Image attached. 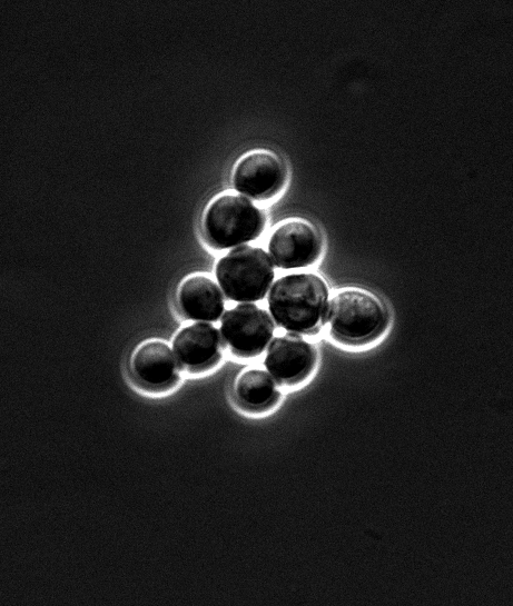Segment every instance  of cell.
Instances as JSON below:
<instances>
[{
  "mask_svg": "<svg viewBox=\"0 0 513 606\" xmlns=\"http://www.w3.org/2000/svg\"><path fill=\"white\" fill-rule=\"evenodd\" d=\"M328 306L325 280L313 272L280 277L268 294V307L279 326L297 334H309L324 321Z\"/></svg>",
  "mask_w": 513,
  "mask_h": 606,
  "instance_id": "obj_1",
  "label": "cell"
},
{
  "mask_svg": "<svg viewBox=\"0 0 513 606\" xmlns=\"http://www.w3.org/2000/svg\"><path fill=\"white\" fill-rule=\"evenodd\" d=\"M216 277L226 296L235 301L260 300L274 279V266L265 250L238 246L221 257Z\"/></svg>",
  "mask_w": 513,
  "mask_h": 606,
  "instance_id": "obj_2",
  "label": "cell"
},
{
  "mask_svg": "<svg viewBox=\"0 0 513 606\" xmlns=\"http://www.w3.org/2000/svg\"><path fill=\"white\" fill-rule=\"evenodd\" d=\"M265 225L263 212L246 197L225 193L214 199L204 215L208 241L217 248H230L257 238Z\"/></svg>",
  "mask_w": 513,
  "mask_h": 606,
  "instance_id": "obj_3",
  "label": "cell"
},
{
  "mask_svg": "<svg viewBox=\"0 0 513 606\" xmlns=\"http://www.w3.org/2000/svg\"><path fill=\"white\" fill-rule=\"evenodd\" d=\"M387 314L383 304L371 292L347 288L329 301L328 321L339 336L358 340L384 327Z\"/></svg>",
  "mask_w": 513,
  "mask_h": 606,
  "instance_id": "obj_4",
  "label": "cell"
},
{
  "mask_svg": "<svg viewBox=\"0 0 513 606\" xmlns=\"http://www.w3.org/2000/svg\"><path fill=\"white\" fill-rule=\"evenodd\" d=\"M220 330L236 352L254 356L268 345L275 325L266 310L253 304H239L224 314Z\"/></svg>",
  "mask_w": 513,
  "mask_h": 606,
  "instance_id": "obj_5",
  "label": "cell"
},
{
  "mask_svg": "<svg viewBox=\"0 0 513 606\" xmlns=\"http://www.w3.org/2000/svg\"><path fill=\"white\" fill-rule=\"evenodd\" d=\"M268 250L279 268H302L318 258L322 239L312 225L302 220H288L273 231Z\"/></svg>",
  "mask_w": 513,
  "mask_h": 606,
  "instance_id": "obj_6",
  "label": "cell"
},
{
  "mask_svg": "<svg viewBox=\"0 0 513 606\" xmlns=\"http://www.w3.org/2000/svg\"><path fill=\"white\" fill-rule=\"evenodd\" d=\"M283 162L272 152L254 151L243 157L235 167V189L254 199L269 198L285 183Z\"/></svg>",
  "mask_w": 513,
  "mask_h": 606,
  "instance_id": "obj_7",
  "label": "cell"
},
{
  "mask_svg": "<svg viewBox=\"0 0 513 606\" xmlns=\"http://www.w3.org/2000/svg\"><path fill=\"white\" fill-rule=\"evenodd\" d=\"M314 347L295 332L276 337L269 345L265 366L280 383H295L303 378L315 364Z\"/></svg>",
  "mask_w": 513,
  "mask_h": 606,
  "instance_id": "obj_8",
  "label": "cell"
},
{
  "mask_svg": "<svg viewBox=\"0 0 513 606\" xmlns=\"http://www.w3.org/2000/svg\"><path fill=\"white\" fill-rule=\"evenodd\" d=\"M178 302L188 318L200 321L219 319L225 307L219 287L204 275H193L181 282Z\"/></svg>",
  "mask_w": 513,
  "mask_h": 606,
  "instance_id": "obj_9",
  "label": "cell"
},
{
  "mask_svg": "<svg viewBox=\"0 0 513 606\" xmlns=\"http://www.w3.org/2000/svg\"><path fill=\"white\" fill-rule=\"evenodd\" d=\"M220 346L219 331L207 322H195L184 327L172 341L176 358L189 367L201 366L213 360Z\"/></svg>",
  "mask_w": 513,
  "mask_h": 606,
  "instance_id": "obj_10",
  "label": "cell"
},
{
  "mask_svg": "<svg viewBox=\"0 0 513 606\" xmlns=\"http://www.w3.org/2000/svg\"><path fill=\"white\" fill-rule=\"evenodd\" d=\"M177 359L170 347L161 340L141 344L132 355L131 367L142 381L161 385L172 380L177 372Z\"/></svg>",
  "mask_w": 513,
  "mask_h": 606,
  "instance_id": "obj_11",
  "label": "cell"
},
{
  "mask_svg": "<svg viewBox=\"0 0 513 606\" xmlns=\"http://www.w3.org/2000/svg\"><path fill=\"white\" fill-rule=\"evenodd\" d=\"M236 393L248 405L264 406L275 398L277 390L272 375L262 369H249L238 377Z\"/></svg>",
  "mask_w": 513,
  "mask_h": 606,
  "instance_id": "obj_12",
  "label": "cell"
}]
</instances>
